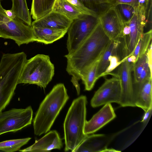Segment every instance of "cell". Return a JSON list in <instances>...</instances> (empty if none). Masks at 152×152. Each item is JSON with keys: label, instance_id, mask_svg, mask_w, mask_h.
Returning <instances> with one entry per match:
<instances>
[{"label": "cell", "instance_id": "1", "mask_svg": "<svg viewBox=\"0 0 152 152\" xmlns=\"http://www.w3.org/2000/svg\"><path fill=\"white\" fill-rule=\"evenodd\" d=\"M111 40L104 32L100 21L89 36L73 53L64 56L66 70L71 80L79 81L85 71L102 54Z\"/></svg>", "mask_w": 152, "mask_h": 152}, {"label": "cell", "instance_id": "2", "mask_svg": "<svg viewBox=\"0 0 152 152\" xmlns=\"http://www.w3.org/2000/svg\"><path fill=\"white\" fill-rule=\"evenodd\" d=\"M69 99L64 84L59 83L54 86L41 103L34 119L35 135L40 136L50 130Z\"/></svg>", "mask_w": 152, "mask_h": 152}, {"label": "cell", "instance_id": "3", "mask_svg": "<svg viewBox=\"0 0 152 152\" xmlns=\"http://www.w3.org/2000/svg\"><path fill=\"white\" fill-rule=\"evenodd\" d=\"M26 57L23 52L4 53L2 56L0 62V113L13 96Z\"/></svg>", "mask_w": 152, "mask_h": 152}, {"label": "cell", "instance_id": "4", "mask_svg": "<svg viewBox=\"0 0 152 152\" xmlns=\"http://www.w3.org/2000/svg\"><path fill=\"white\" fill-rule=\"evenodd\" d=\"M86 96L75 99L70 107L64 124L65 151H73L88 135L84 132L86 121Z\"/></svg>", "mask_w": 152, "mask_h": 152}, {"label": "cell", "instance_id": "5", "mask_svg": "<svg viewBox=\"0 0 152 152\" xmlns=\"http://www.w3.org/2000/svg\"><path fill=\"white\" fill-rule=\"evenodd\" d=\"M54 64L49 56L38 54L27 60L22 69L18 84L28 83L45 88L54 74Z\"/></svg>", "mask_w": 152, "mask_h": 152}, {"label": "cell", "instance_id": "6", "mask_svg": "<svg viewBox=\"0 0 152 152\" xmlns=\"http://www.w3.org/2000/svg\"><path fill=\"white\" fill-rule=\"evenodd\" d=\"M0 1V37L15 41L18 46L35 42L32 28L17 17H8Z\"/></svg>", "mask_w": 152, "mask_h": 152}, {"label": "cell", "instance_id": "7", "mask_svg": "<svg viewBox=\"0 0 152 152\" xmlns=\"http://www.w3.org/2000/svg\"><path fill=\"white\" fill-rule=\"evenodd\" d=\"M99 22V17L81 14L73 20L68 29V54L74 52L89 36Z\"/></svg>", "mask_w": 152, "mask_h": 152}, {"label": "cell", "instance_id": "8", "mask_svg": "<svg viewBox=\"0 0 152 152\" xmlns=\"http://www.w3.org/2000/svg\"><path fill=\"white\" fill-rule=\"evenodd\" d=\"M33 111L31 106L25 109L13 108L0 113V135L15 132L31 123Z\"/></svg>", "mask_w": 152, "mask_h": 152}, {"label": "cell", "instance_id": "9", "mask_svg": "<svg viewBox=\"0 0 152 152\" xmlns=\"http://www.w3.org/2000/svg\"><path fill=\"white\" fill-rule=\"evenodd\" d=\"M121 89L120 80L116 77L106 79L102 86L95 92L91 101L93 107L107 103H116L120 104Z\"/></svg>", "mask_w": 152, "mask_h": 152}, {"label": "cell", "instance_id": "10", "mask_svg": "<svg viewBox=\"0 0 152 152\" xmlns=\"http://www.w3.org/2000/svg\"><path fill=\"white\" fill-rule=\"evenodd\" d=\"M134 15L127 25L129 33L126 37L125 52L128 56L134 51L140 39L144 33V28L147 23L146 12L145 4H139L135 7Z\"/></svg>", "mask_w": 152, "mask_h": 152}, {"label": "cell", "instance_id": "11", "mask_svg": "<svg viewBox=\"0 0 152 152\" xmlns=\"http://www.w3.org/2000/svg\"><path fill=\"white\" fill-rule=\"evenodd\" d=\"M128 56L121 59L115 77L120 81L121 95L120 105L123 107H135L134 97V85L132 76V64Z\"/></svg>", "mask_w": 152, "mask_h": 152}, {"label": "cell", "instance_id": "12", "mask_svg": "<svg viewBox=\"0 0 152 152\" xmlns=\"http://www.w3.org/2000/svg\"><path fill=\"white\" fill-rule=\"evenodd\" d=\"M103 29L111 41L119 42L123 37L124 23L114 6L99 16Z\"/></svg>", "mask_w": 152, "mask_h": 152}, {"label": "cell", "instance_id": "13", "mask_svg": "<svg viewBox=\"0 0 152 152\" xmlns=\"http://www.w3.org/2000/svg\"><path fill=\"white\" fill-rule=\"evenodd\" d=\"M116 117L111 103L105 104L89 121L86 120L84 128V133L88 135L96 132Z\"/></svg>", "mask_w": 152, "mask_h": 152}, {"label": "cell", "instance_id": "14", "mask_svg": "<svg viewBox=\"0 0 152 152\" xmlns=\"http://www.w3.org/2000/svg\"><path fill=\"white\" fill-rule=\"evenodd\" d=\"M63 144L61 138L56 130L50 131L31 146L22 150L21 152H48L53 149H61Z\"/></svg>", "mask_w": 152, "mask_h": 152}, {"label": "cell", "instance_id": "15", "mask_svg": "<svg viewBox=\"0 0 152 152\" xmlns=\"http://www.w3.org/2000/svg\"><path fill=\"white\" fill-rule=\"evenodd\" d=\"M116 135L104 134L88 135L73 152H102Z\"/></svg>", "mask_w": 152, "mask_h": 152}, {"label": "cell", "instance_id": "16", "mask_svg": "<svg viewBox=\"0 0 152 152\" xmlns=\"http://www.w3.org/2000/svg\"><path fill=\"white\" fill-rule=\"evenodd\" d=\"M133 85L135 107L141 108L145 112L152 106V78Z\"/></svg>", "mask_w": 152, "mask_h": 152}, {"label": "cell", "instance_id": "17", "mask_svg": "<svg viewBox=\"0 0 152 152\" xmlns=\"http://www.w3.org/2000/svg\"><path fill=\"white\" fill-rule=\"evenodd\" d=\"M72 21L62 14L52 11L34 21L31 26L68 30Z\"/></svg>", "mask_w": 152, "mask_h": 152}, {"label": "cell", "instance_id": "18", "mask_svg": "<svg viewBox=\"0 0 152 152\" xmlns=\"http://www.w3.org/2000/svg\"><path fill=\"white\" fill-rule=\"evenodd\" d=\"M31 27L34 35L35 42L46 45L51 44L61 38L68 31L66 29Z\"/></svg>", "mask_w": 152, "mask_h": 152}, {"label": "cell", "instance_id": "19", "mask_svg": "<svg viewBox=\"0 0 152 152\" xmlns=\"http://www.w3.org/2000/svg\"><path fill=\"white\" fill-rule=\"evenodd\" d=\"M120 41H111L102 54L98 63L96 76L98 79L104 75L110 63V58L113 55L118 56L119 50Z\"/></svg>", "mask_w": 152, "mask_h": 152}, {"label": "cell", "instance_id": "20", "mask_svg": "<svg viewBox=\"0 0 152 152\" xmlns=\"http://www.w3.org/2000/svg\"><path fill=\"white\" fill-rule=\"evenodd\" d=\"M152 29L143 33L140 39L132 54L127 58L128 61L134 64L139 58L146 53L152 40Z\"/></svg>", "mask_w": 152, "mask_h": 152}, {"label": "cell", "instance_id": "21", "mask_svg": "<svg viewBox=\"0 0 152 152\" xmlns=\"http://www.w3.org/2000/svg\"><path fill=\"white\" fill-rule=\"evenodd\" d=\"M56 0H32L31 15L34 20L44 16L53 11Z\"/></svg>", "mask_w": 152, "mask_h": 152}, {"label": "cell", "instance_id": "22", "mask_svg": "<svg viewBox=\"0 0 152 152\" xmlns=\"http://www.w3.org/2000/svg\"><path fill=\"white\" fill-rule=\"evenodd\" d=\"M11 10L16 17L27 25L31 26V18L26 0H12Z\"/></svg>", "mask_w": 152, "mask_h": 152}, {"label": "cell", "instance_id": "23", "mask_svg": "<svg viewBox=\"0 0 152 152\" xmlns=\"http://www.w3.org/2000/svg\"><path fill=\"white\" fill-rule=\"evenodd\" d=\"M53 11L61 13L72 20L82 14L66 0H56Z\"/></svg>", "mask_w": 152, "mask_h": 152}, {"label": "cell", "instance_id": "24", "mask_svg": "<svg viewBox=\"0 0 152 152\" xmlns=\"http://www.w3.org/2000/svg\"><path fill=\"white\" fill-rule=\"evenodd\" d=\"M102 56L89 67L81 77L80 80L85 86V90H91L98 79L96 76L97 69Z\"/></svg>", "mask_w": 152, "mask_h": 152}, {"label": "cell", "instance_id": "25", "mask_svg": "<svg viewBox=\"0 0 152 152\" xmlns=\"http://www.w3.org/2000/svg\"><path fill=\"white\" fill-rule=\"evenodd\" d=\"M88 9L99 16L113 5L108 0H79Z\"/></svg>", "mask_w": 152, "mask_h": 152}, {"label": "cell", "instance_id": "26", "mask_svg": "<svg viewBox=\"0 0 152 152\" xmlns=\"http://www.w3.org/2000/svg\"><path fill=\"white\" fill-rule=\"evenodd\" d=\"M31 139L30 137L7 140L0 142V151L13 152L19 150Z\"/></svg>", "mask_w": 152, "mask_h": 152}, {"label": "cell", "instance_id": "27", "mask_svg": "<svg viewBox=\"0 0 152 152\" xmlns=\"http://www.w3.org/2000/svg\"><path fill=\"white\" fill-rule=\"evenodd\" d=\"M114 6L124 23H128L134 15V7L125 4H119Z\"/></svg>", "mask_w": 152, "mask_h": 152}, {"label": "cell", "instance_id": "28", "mask_svg": "<svg viewBox=\"0 0 152 152\" xmlns=\"http://www.w3.org/2000/svg\"><path fill=\"white\" fill-rule=\"evenodd\" d=\"M147 62L146 53L138 58L134 64H132V71L133 72L134 82L133 83H137L139 76Z\"/></svg>", "mask_w": 152, "mask_h": 152}, {"label": "cell", "instance_id": "29", "mask_svg": "<svg viewBox=\"0 0 152 152\" xmlns=\"http://www.w3.org/2000/svg\"><path fill=\"white\" fill-rule=\"evenodd\" d=\"M82 14L98 16L94 12L86 8L79 0H66Z\"/></svg>", "mask_w": 152, "mask_h": 152}, {"label": "cell", "instance_id": "30", "mask_svg": "<svg viewBox=\"0 0 152 152\" xmlns=\"http://www.w3.org/2000/svg\"><path fill=\"white\" fill-rule=\"evenodd\" d=\"M152 78V71L151 70L147 62L140 74L137 84L142 82L145 80Z\"/></svg>", "mask_w": 152, "mask_h": 152}, {"label": "cell", "instance_id": "31", "mask_svg": "<svg viewBox=\"0 0 152 152\" xmlns=\"http://www.w3.org/2000/svg\"><path fill=\"white\" fill-rule=\"evenodd\" d=\"M139 0H108L109 2L113 6L119 4H127L132 5L134 7L139 5Z\"/></svg>", "mask_w": 152, "mask_h": 152}, {"label": "cell", "instance_id": "32", "mask_svg": "<svg viewBox=\"0 0 152 152\" xmlns=\"http://www.w3.org/2000/svg\"><path fill=\"white\" fill-rule=\"evenodd\" d=\"M152 113V106L150 107L147 111L145 112L142 119L141 121L144 126H146L148 123L151 116Z\"/></svg>", "mask_w": 152, "mask_h": 152}, {"label": "cell", "instance_id": "33", "mask_svg": "<svg viewBox=\"0 0 152 152\" xmlns=\"http://www.w3.org/2000/svg\"><path fill=\"white\" fill-rule=\"evenodd\" d=\"M5 11L7 15L9 18H11L14 19L17 17L14 12L11 10H5Z\"/></svg>", "mask_w": 152, "mask_h": 152}, {"label": "cell", "instance_id": "34", "mask_svg": "<svg viewBox=\"0 0 152 152\" xmlns=\"http://www.w3.org/2000/svg\"><path fill=\"white\" fill-rule=\"evenodd\" d=\"M119 152L118 151L116 150L115 149L112 148H107L104 150L102 152Z\"/></svg>", "mask_w": 152, "mask_h": 152}, {"label": "cell", "instance_id": "35", "mask_svg": "<svg viewBox=\"0 0 152 152\" xmlns=\"http://www.w3.org/2000/svg\"><path fill=\"white\" fill-rule=\"evenodd\" d=\"M146 0H139V4H145Z\"/></svg>", "mask_w": 152, "mask_h": 152}, {"label": "cell", "instance_id": "36", "mask_svg": "<svg viewBox=\"0 0 152 152\" xmlns=\"http://www.w3.org/2000/svg\"><path fill=\"white\" fill-rule=\"evenodd\" d=\"M1 0H0V1H1Z\"/></svg>", "mask_w": 152, "mask_h": 152}, {"label": "cell", "instance_id": "37", "mask_svg": "<svg viewBox=\"0 0 152 152\" xmlns=\"http://www.w3.org/2000/svg\"></svg>", "mask_w": 152, "mask_h": 152}, {"label": "cell", "instance_id": "38", "mask_svg": "<svg viewBox=\"0 0 152 152\" xmlns=\"http://www.w3.org/2000/svg\"></svg>", "mask_w": 152, "mask_h": 152}]
</instances>
